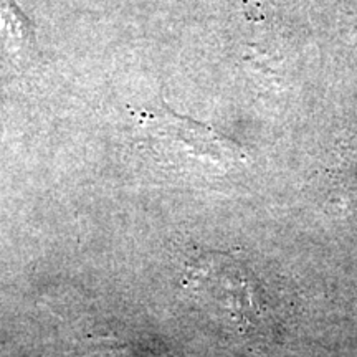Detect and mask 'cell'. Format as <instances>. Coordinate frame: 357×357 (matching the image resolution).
<instances>
[{
    "label": "cell",
    "instance_id": "6da1fadb",
    "mask_svg": "<svg viewBox=\"0 0 357 357\" xmlns=\"http://www.w3.org/2000/svg\"><path fill=\"white\" fill-rule=\"evenodd\" d=\"M136 121L144 136L142 142L164 155L184 154L189 159H207L217 166L243 158L234 142L172 111H142L136 114Z\"/></svg>",
    "mask_w": 357,
    "mask_h": 357
},
{
    "label": "cell",
    "instance_id": "7a4b0ae2",
    "mask_svg": "<svg viewBox=\"0 0 357 357\" xmlns=\"http://www.w3.org/2000/svg\"><path fill=\"white\" fill-rule=\"evenodd\" d=\"M0 45L17 65L37 56L35 25L15 0H0Z\"/></svg>",
    "mask_w": 357,
    "mask_h": 357
},
{
    "label": "cell",
    "instance_id": "3957f363",
    "mask_svg": "<svg viewBox=\"0 0 357 357\" xmlns=\"http://www.w3.org/2000/svg\"><path fill=\"white\" fill-rule=\"evenodd\" d=\"M93 357H155L146 347L116 337L91 339Z\"/></svg>",
    "mask_w": 357,
    "mask_h": 357
}]
</instances>
